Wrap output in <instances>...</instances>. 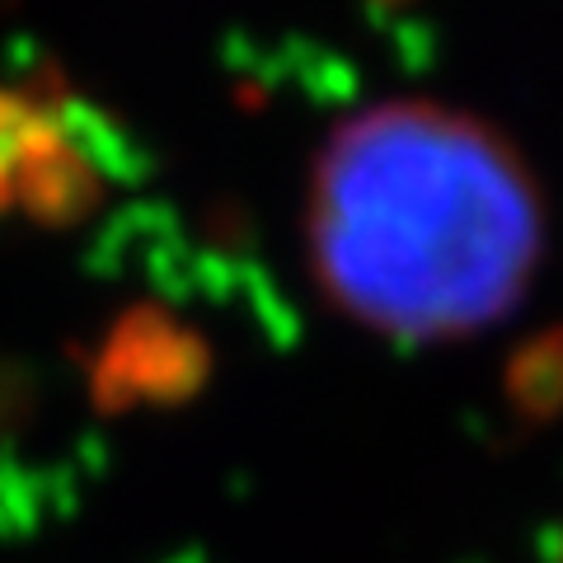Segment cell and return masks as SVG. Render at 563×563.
Returning <instances> with one entry per match:
<instances>
[{
    "mask_svg": "<svg viewBox=\"0 0 563 563\" xmlns=\"http://www.w3.org/2000/svg\"><path fill=\"white\" fill-rule=\"evenodd\" d=\"M306 250L347 320L399 343L465 339L521 301L544 198L493 122L390 99L333 128L310 169Z\"/></svg>",
    "mask_w": 563,
    "mask_h": 563,
    "instance_id": "1",
    "label": "cell"
},
{
    "mask_svg": "<svg viewBox=\"0 0 563 563\" xmlns=\"http://www.w3.org/2000/svg\"><path fill=\"white\" fill-rule=\"evenodd\" d=\"M95 192L90 161L38 99L0 95V211L62 221Z\"/></svg>",
    "mask_w": 563,
    "mask_h": 563,
    "instance_id": "2",
    "label": "cell"
}]
</instances>
